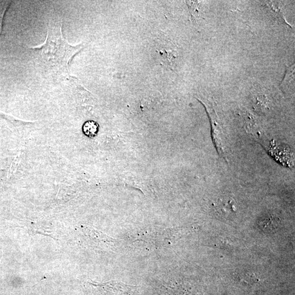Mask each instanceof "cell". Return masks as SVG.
I'll use <instances>...</instances> for the list:
<instances>
[{"mask_svg":"<svg viewBox=\"0 0 295 295\" xmlns=\"http://www.w3.org/2000/svg\"><path fill=\"white\" fill-rule=\"evenodd\" d=\"M99 126L94 121H88L83 126V131L89 137H94L98 133Z\"/></svg>","mask_w":295,"mask_h":295,"instance_id":"cell-8","label":"cell"},{"mask_svg":"<svg viewBox=\"0 0 295 295\" xmlns=\"http://www.w3.org/2000/svg\"><path fill=\"white\" fill-rule=\"evenodd\" d=\"M267 99V96L265 94H262L261 92H257L255 98L256 100V104L259 106L266 105L268 101Z\"/></svg>","mask_w":295,"mask_h":295,"instance_id":"cell-10","label":"cell"},{"mask_svg":"<svg viewBox=\"0 0 295 295\" xmlns=\"http://www.w3.org/2000/svg\"><path fill=\"white\" fill-rule=\"evenodd\" d=\"M178 52L170 47L162 50V56L165 62L171 68H175L178 60Z\"/></svg>","mask_w":295,"mask_h":295,"instance_id":"cell-5","label":"cell"},{"mask_svg":"<svg viewBox=\"0 0 295 295\" xmlns=\"http://www.w3.org/2000/svg\"><path fill=\"white\" fill-rule=\"evenodd\" d=\"M104 295H135L138 287L120 282L111 281L99 286Z\"/></svg>","mask_w":295,"mask_h":295,"instance_id":"cell-3","label":"cell"},{"mask_svg":"<svg viewBox=\"0 0 295 295\" xmlns=\"http://www.w3.org/2000/svg\"><path fill=\"white\" fill-rule=\"evenodd\" d=\"M11 2L6 1H0V34H1L2 29V23L3 17L9 6H10Z\"/></svg>","mask_w":295,"mask_h":295,"instance_id":"cell-9","label":"cell"},{"mask_svg":"<svg viewBox=\"0 0 295 295\" xmlns=\"http://www.w3.org/2000/svg\"><path fill=\"white\" fill-rule=\"evenodd\" d=\"M218 212L224 216H228L232 213L235 212L236 208L232 200H220L216 205Z\"/></svg>","mask_w":295,"mask_h":295,"instance_id":"cell-6","label":"cell"},{"mask_svg":"<svg viewBox=\"0 0 295 295\" xmlns=\"http://www.w3.org/2000/svg\"><path fill=\"white\" fill-rule=\"evenodd\" d=\"M187 3L189 9H190L192 20L197 21L198 19L201 17L202 16V11L201 2L197 1H187Z\"/></svg>","mask_w":295,"mask_h":295,"instance_id":"cell-7","label":"cell"},{"mask_svg":"<svg viewBox=\"0 0 295 295\" xmlns=\"http://www.w3.org/2000/svg\"><path fill=\"white\" fill-rule=\"evenodd\" d=\"M264 3H265V6L273 17L280 21L281 23L290 26L285 20L279 1H265Z\"/></svg>","mask_w":295,"mask_h":295,"instance_id":"cell-4","label":"cell"},{"mask_svg":"<svg viewBox=\"0 0 295 295\" xmlns=\"http://www.w3.org/2000/svg\"><path fill=\"white\" fill-rule=\"evenodd\" d=\"M197 285L185 281L162 285L157 292L160 295H202Z\"/></svg>","mask_w":295,"mask_h":295,"instance_id":"cell-2","label":"cell"},{"mask_svg":"<svg viewBox=\"0 0 295 295\" xmlns=\"http://www.w3.org/2000/svg\"><path fill=\"white\" fill-rule=\"evenodd\" d=\"M62 21H50L46 41L38 47H33L38 63L46 73L55 77L71 78L69 69V61L85 46L81 43L72 46L63 36Z\"/></svg>","mask_w":295,"mask_h":295,"instance_id":"cell-1","label":"cell"}]
</instances>
